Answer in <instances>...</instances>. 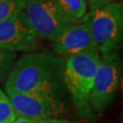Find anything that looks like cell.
Wrapping results in <instances>:
<instances>
[{
  "instance_id": "6da1fadb",
  "label": "cell",
  "mask_w": 123,
  "mask_h": 123,
  "mask_svg": "<svg viewBox=\"0 0 123 123\" xmlns=\"http://www.w3.org/2000/svg\"><path fill=\"white\" fill-rule=\"evenodd\" d=\"M63 68L60 57L49 52L31 51L15 61L6 78L5 89L21 93H57Z\"/></svg>"
},
{
  "instance_id": "7a4b0ae2",
  "label": "cell",
  "mask_w": 123,
  "mask_h": 123,
  "mask_svg": "<svg viewBox=\"0 0 123 123\" xmlns=\"http://www.w3.org/2000/svg\"><path fill=\"white\" fill-rule=\"evenodd\" d=\"M100 58L98 50H92L67 57L64 63L63 79L74 106L80 116L88 119L93 117L89 97Z\"/></svg>"
},
{
  "instance_id": "3957f363",
  "label": "cell",
  "mask_w": 123,
  "mask_h": 123,
  "mask_svg": "<svg viewBox=\"0 0 123 123\" xmlns=\"http://www.w3.org/2000/svg\"><path fill=\"white\" fill-rule=\"evenodd\" d=\"M83 18L88 23L92 38L101 56L115 52L122 42V3L111 2L100 8L89 11Z\"/></svg>"
},
{
  "instance_id": "277c9868",
  "label": "cell",
  "mask_w": 123,
  "mask_h": 123,
  "mask_svg": "<svg viewBox=\"0 0 123 123\" xmlns=\"http://www.w3.org/2000/svg\"><path fill=\"white\" fill-rule=\"evenodd\" d=\"M23 10L38 40L53 41L68 27L79 22L68 17L56 0H26Z\"/></svg>"
},
{
  "instance_id": "5b68a950",
  "label": "cell",
  "mask_w": 123,
  "mask_h": 123,
  "mask_svg": "<svg viewBox=\"0 0 123 123\" xmlns=\"http://www.w3.org/2000/svg\"><path fill=\"white\" fill-rule=\"evenodd\" d=\"M120 78L121 67L117 53L101 56L89 97L93 114L103 113L110 105L117 94Z\"/></svg>"
},
{
  "instance_id": "8992f818",
  "label": "cell",
  "mask_w": 123,
  "mask_h": 123,
  "mask_svg": "<svg viewBox=\"0 0 123 123\" xmlns=\"http://www.w3.org/2000/svg\"><path fill=\"white\" fill-rule=\"evenodd\" d=\"M5 92L6 93L16 114L18 116L39 120L57 116L64 110V105L56 92L21 93L10 89H5Z\"/></svg>"
},
{
  "instance_id": "52a82bcc",
  "label": "cell",
  "mask_w": 123,
  "mask_h": 123,
  "mask_svg": "<svg viewBox=\"0 0 123 123\" xmlns=\"http://www.w3.org/2000/svg\"><path fill=\"white\" fill-rule=\"evenodd\" d=\"M37 37L24 10L0 21V48L12 52L34 51L38 47Z\"/></svg>"
},
{
  "instance_id": "ba28073f",
  "label": "cell",
  "mask_w": 123,
  "mask_h": 123,
  "mask_svg": "<svg viewBox=\"0 0 123 123\" xmlns=\"http://www.w3.org/2000/svg\"><path fill=\"white\" fill-rule=\"evenodd\" d=\"M53 48L58 57H65L98 50L88 23L84 18L57 36L53 40Z\"/></svg>"
},
{
  "instance_id": "9c48e42d",
  "label": "cell",
  "mask_w": 123,
  "mask_h": 123,
  "mask_svg": "<svg viewBox=\"0 0 123 123\" xmlns=\"http://www.w3.org/2000/svg\"><path fill=\"white\" fill-rule=\"evenodd\" d=\"M65 13L77 21H80L86 16L88 4L86 0H56Z\"/></svg>"
},
{
  "instance_id": "30bf717a",
  "label": "cell",
  "mask_w": 123,
  "mask_h": 123,
  "mask_svg": "<svg viewBox=\"0 0 123 123\" xmlns=\"http://www.w3.org/2000/svg\"><path fill=\"white\" fill-rule=\"evenodd\" d=\"M26 0H0V21L24 9Z\"/></svg>"
},
{
  "instance_id": "8fae6325",
  "label": "cell",
  "mask_w": 123,
  "mask_h": 123,
  "mask_svg": "<svg viewBox=\"0 0 123 123\" xmlns=\"http://www.w3.org/2000/svg\"><path fill=\"white\" fill-rule=\"evenodd\" d=\"M17 117L6 93L0 88V123H10Z\"/></svg>"
},
{
  "instance_id": "7c38bea8",
  "label": "cell",
  "mask_w": 123,
  "mask_h": 123,
  "mask_svg": "<svg viewBox=\"0 0 123 123\" xmlns=\"http://www.w3.org/2000/svg\"><path fill=\"white\" fill-rule=\"evenodd\" d=\"M17 59V53L0 48V82L6 78Z\"/></svg>"
},
{
  "instance_id": "4fadbf2b",
  "label": "cell",
  "mask_w": 123,
  "mask_h": 123,
  "mask_svg": "<svg viewBox=\"0 0 123 123\" xmlns=\"http://www.w3.org/2000/svg\"><path fill=\"white\" fill-rule=\"evenodd\" d=\"M86 1L89 7V11H93L95 9L100 8L106 5L110 4L114 0H86Z\"/></svg>"
},
{
  "instance_id": "5bb4252c",
  "label": "cell",
  "mask_w": 123,
  "mask_h": 123,
  "mask_svg": "<svg viewBox=\"0 0 123 123\" xmlns=\"http://www.w3.org/2000/svg\"><path fill=\"white\" fill-rule=\"evenodd\" d=\"M37 123H86V122H75L70 120H64V119H55V118H46L37 120Z\"/></svg>"
},
{
  "instance_id": "9a60e30c",
  "label": "cell",
  "mask_w": 123,
  "mask_h": 123,
  "mask_svg": "<svg viewBox=\"0 0 123 123\" xmlns=\"http://www.w3.org/2000/svg\"><path fill=\"white\" fill-rule=\"evenodd\" d=\"M37 119H30L27 117H24V116H18L17 115V117L14 119V120L10 123H37Z\"/></svg>"
}]
</instances>
